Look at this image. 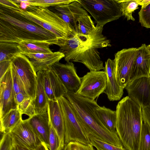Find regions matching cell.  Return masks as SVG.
I'll list each match as a JSON object with an SVG mask.
<instances>
[{
	"instance_id": "7c38bea8",
	"label": "cell",
	"mask_w": 150,
	"mask_h": 150,
	"mask_svg": "<svg viewBox=\"0 0 150 150\" xmlns=\"http://www.w3.org/2000/svg\"><path fill=\"white\" fill-rule=\"evenodd\" d=\"M0 120L12 110L17 108L13 89L11 65L0 78Z\"/></svg>"
},
{
	"instance_id": "836d02e7",
	"label": "cell",
	"mask_w": 150,
	"mask_h": 150,
	"mask_svg": "<svg viewBox=\"0 0 150 150\" xmlns=\"http://www.w3.org/2000/svg\"><path fill=\"white\" fill-rule=\"evenodd\" d=\"M50 125L49 138V149L50 150H60L61 149L59 139L55 130Z\"/></svg>"
},
{
	"instance_id": "cb8c5ba5",
	"label": "cell",
	"mask_w": 150,
	"mask_h": 150,
	"mask_svg": "<svg viewBox=\"0 0 150 150\" xmlns=\"http://www.w3.org/2000/svg\"><path fill=\"white\" fill-rule=\"evenodd\" d=\"M22 115L17 108L10 110L0 120L1 132H10L23 120Z\"/></svg>"
},
{
	"instance_id": "d590c367",
	"label": "cell",
	"mask_w": 150,
	"mask_h": 150,
	"mask_svg": "<svg viewBox=\"0 0 150 150\" xmlns=\"http://www.w3.org/2000/svg\"><path fill=\"white\" fill-rule=\"evenodd\" d=\"M0 142V150H11L13 141L10 132L3 133Z\"/></svg>"
},
{
	"instance_id": "e0dca14e",
	"label": "cell",
	"mask_w": 150,
	"mask_h": 150,
	"mask_svg": "<svg viewBox=\"0 0 150 150\" xmlns=\"http://www.w3.org/2000/svg\"><path fill=\"white\" fill-rule=\"evenodd\" d=\"M54 12L74 30L77 20L80 17L88 14L77 0L69 4L54 6Z\"/></svg>"
},
{
	"instance_id": "5b68a950",
	"label": "cell",
	"mask_w": 150,
	"mask_h": 150,
	"mask_svg": "<svg viewBox=\"0 0 150 150\" xmlns=\"http://www.w3.org/2000/svg\"><path fill=\"white\" fill-rule=\"evenodd\" d=\"M16 11L54 34L58 40L69 39L76 35L68 24L47 8L29 6L25 10Z\"/></svg>"
},
{
	"instance_id": "6da1fadb",
	"label": "cell",
	"mask_w": 150,
	"mask_h": 150,
	"mask_svg": "<svg viewBox=\"0 0 150 150\" xmlns=\"http://www.w3.org/2000/svg\"><path fill=\"white\" fill-rule=\"evenodd\" d=\"M103 29L96 26L88 36L76 34L73 38L59 41V51L64 54L67 62L81 63L91 71H104L98 49L111 45L110 40L103 35Z\"/></svg>"
},
{
	"instance_id": "8d00e7d4",
	"label": "cell",
	"mask_w": 150,
	"mask_h": 150,
	"mask_svg": "<svg viewBox=\"0 0 150 150\" xmlns=\"http://www.w3.org/2000/svg\"><path fill=\"white\" fill-rule=\"evenodd\" d=\"M44 83L45 91L49 100L56 101V99L51 88L48 74L46 70H44Z\"/></svg>"
},
{
	"instance_id": "44dd1931",
	"label": "cell",
	"mask_w": 150,
	"mask_h": 150,
	"mask_svg": "<svg viewBox=\"0 0 150 150\" xmlns=\"http://www.w3.org/2000/svg\"><path fill=\"white\" fill-rule=\"evenodd\" d=\"M37 76L35 96L33 100L35 114L47 112L49 101L44 86V71H38L37 72Z\"/></svg>"
},
{
	"instance_id": "ffe728a7",
	"label": "cell",
	"mask_w": 150,
	"mask_h": 150,
	"mask_svg": "<svg viewBox=\"0 0 150 150\" xmlns=\"http://www.w3.org/2000/svg\"><path fill=\"white\" fill-rule=\"evenodd\" d=\"M28 120L30 125L42 142L49 148L50 125L47 111L43 113L35 114Z\"/></svg>"
},
{
	"instance_id": "7402d4cb",
	"label": "cell",
	"mask_w": 150,
	"mask_h": 150,
	"mask_svg": "<svg viewBox=\"0 0 150 150\" xmlns=\"http://www.w3.org/2000/svg\"><path fill=\"white\" fill-rule=\"evenodd\" d=\"M95 113L100 122L105 128L112 132L117 133L116 111H113L105 106L99 105L95 109Z\"/></svg>"
},
{
	"instance_id": "f6af8a7d",
	"label": "cell",
	"mask_w": 150,
	"mask_h": 150,
	"mask_svg": "<svg viewBox=\"0 0 150 150\" xmlns=\"http://www.w3.org/2000/svg\"><path fill=\"white\" fill-rule=\"evenodd\" d=\"M60 150H69V149L68 147L67 144H65L64 148Z\"/></svg>"
},
{
	"instance_id": "d6986e66",
	"label": "cell",
	"mask_w": 150,
	"mask_h": 150,
	"mask_svg": "<svg viewBox=\"0 0 150 150\" xmlns=\"http://www.w3.org/2000/svg\"><path fill=\"white\" fill-rule=\"evenodd\" d=\"M29 59L35 71L48 69L55 63L59 62L64 55L59 51L49 53H22Z\"/></svg>"
},
{
	"instance_id": "60d3db41",
	"label": "cell",
	"mask_w": 150,
	"mask_h": 150,
	"mask_svg": "<svg viewBox=\"0 0 150 150\" xmlns=\"http://www.w3.org/2000/svg\"><path fill=\"white\" fill-rule=\"evenodd\" d=\"M142 109L143 121L148 125L150 129V107Z\"/></svg>"
},
{
	"instance_id": "603a6c76",
	"label": "cell",
	"mask_w": 150,
	"mask_h": 150,
	"mask_svg": "<svg viewBox=\"0 0 150 150\" xmlns=\"http://www.w3.org/2000/svg\"><path fill=\"white\" fill-rule=\"evenodd\" d=\"M17 44L21 53H49L53 52L49 48L51 45L45 42L22 41Z\"/></svg>"
},
{
	"instance_id": "f35d334b",
	"label": "cell",
	"mask_w": 150,
	"mask_h": 150,
	"mask_svg": "<svg viewBox=\"0 0 150 150\" xmlns=\"http://www.w3.org/2000/svg\"><path fill=\"white\" fill-rule=\"evenodd\" d=\"M67 144L69 150H95L91 144L84 145L75 142H71Z\"/></svg>"
},
{
	"instance_id": "d4e9b609",
	"label": "cell",
	"mask_w": 150,
	"mask_h": 150,
	"mask_svg": "<svg viewBox=\"0 0 150 150\" xmlns=\"http://www.w3.org/2000/svg\"><path fill=\"white\" fill-rule=\"evenodd\" d=\"M95 28L93 21L88 14L80 17L77 20L74 29L76 34L88 36Z\"/></svg>"
},
{
	"instance_id": "9c48e42d",
	"label": "cell",
	"mask_w": 150,
	"mask_h": 150,
	"mask_svg": "<svg viewBox=\"0 0 150 150\" xmlns=\"http://www.w3.org/2000/svg\"><path fill=\"white\" fill-rule=\"evenodd\" d=\"M106 86L105 71H90L81 77L80 86L76 94L95 100L104 92Z\"/></svg>"
},
{
	"instance_id": "3957f363",
	"label": "cell",
	"mask_w": 150,
	"mask_h": 150,
	"mask_svg": "<svg viewBox=\"0 0 150 150\" xmlns=\"http://www.w3.org/2000/svg\"><path fill=\"white\" fill-rule=\"evenodd\" d=\"M64 97L69 101L79 122L88 135L123 148L117 133L108 130L97 118L95 109L99 105L96 101L69 92H67Z\"/></svg>"
},
{
	"instance_id": "2e32d148",
	"label": "cell",
	"mask_w": 150,
	"mask_h": 150,
	"mask_svg": "<svg viewBox=\"0 0 150 150\" xmlns=\"http://www.w3.org/2000/svg\"><path fill=\"white\" fill-rule=\"evenodd\" d=\"M105 70L107 86L104 92L109 100H120L123 93V89L119 86L115 73V63L113 60L108 59L105 63Z\"/></svg>"
},
{
	"instance_id": "e575fe53",
	"label": "cell",
	"mask_w": 150,
	"mask_h": 150,
	"mask_svg": "<svg viewBox=\"0 0 150 150\" xmlns=\"http://www.w3.org/2000/svg\"><path fill=\"white\" fill-rule=\"evenodd\" d=\"M11 67L13 85L15 95L19 93H21L26 96H29L19 80L16 73L11 66Z\"/></svg>"
},
{
	"instance_id": "7a4b0ae2",
	"label": "cell",
	"mask_w": 150,
	"mask_h": 150,
	"mask_svg": "<svg viewBox=\"0 0 150 150\" xmlns=\"http://www.w3.org/2000/svg\"><path fill=\"white\" fill-rule=\"evenodd\" d=\"M22 41L57 45L58 40L54 34L18 12L0 7V42L18 44Z\"/></svg>"
},
{
	"instance_id": "83f0119b",
	"label": "cell",
	"mask_w": 150,
	"mask_h": 150,
	"mask_svg": "<svg viewBox=\"0 0 150 150\" xmlns=\"http://www.w3.org/2000/svg\"><path fill=\"white\" fill-rule=\"evenodd\" d=\"M120 3L122 16L127 18V21H135L132 15V13L139 8V5L137 0H118Z\"/></svg>"
},
{
	"instance_id": "f1b7e54d",
	"label": "cell",
	"mask_w": 150,
	"mask_h": 150,
	"mask_svg": "<svg viewBox=\"0 0 150 150\" xmlns=\"http://www.w3.org/2000/svg\"><path fill=\"white\" fill-rule=\"evenodd\" d=\"M76 0H28L29 6L47 8L62 5L69 4Z\"/></svg>"
},
{
	"instance_id": "1f68e13d",
	"label": "cell",
	"mask_w": 150,
	"mask_h": 150,
	"mask_svg": "<svg viewBox=\"0 0 150 150\" xmlns=\"http://www.w3.org/2000/svg\"><path fill=\"white\" fill-rule=\"evenodd\" d=\"M33 100L32 98L29 97L25 99L17 106V108L22 114H25L29 117L35 114Z\"/></svg>"
},
{
	"instance_id": "7bdbcfd3",
	"label": "cell",
	"mask_w": 150,
	"mask_h": 150,
	"mask_svg": "<svg viewBox=\"0 0 150 150\" xmlns=\"http://www.w3.org/2000/svg\"><path fill=\"white\" fill-rule=\"evenodd\" d=\"M21 93H19L15 95V100L17 106L22 102L25 99L29 98Z\"/></svg>"
},
{
	"instance_id": "f546056e",
	"label": "cell",
	"mask_w": 150,
	"mask_h": 150,
	"mask_svg": "<svg viewBox=\"0 0 150 150\" xmlns=\"http://www.w3.org/2000/svg\"><path fill=\"white\" fill-rule=\"evenodd\" d=\"M88 136L90 144L97 150H128L125 148H120L106 142L91 135L88 134Z\"/></svg>"
},
{
	"instance_id": "b9f144b4",
	"label": "cell",
	"mask_w": 150,
	"mask_h": 150,
	"mask_svg": "<svg viewBox=\"0 0 150 150\" xmlns=\"http://www.w3.org/2000/svg\"><path fill=\"white\" fill-rule=\"evenodd\" d=\"M11 65V61L0 62V78H1L8 69Z\"/></svg>"
},
{
	"instance_id": "4316f807",
	"label": "cell",
	"mask_w": 150,
	"mask_h": 150,
	"mask_svg": "<svg viewBox=\"0 0 150 150\" xmlns=\"http://www.w3.org/2000/svg\"><path fill=\"white\" fill-rule=\"evenodd\" d=\"M46 70L51 88L57 100L61 96L64 97L67 91L55 73L52 67Z\"/></svg>"
},
{
	"instance_id": "d6a6232c",
	"label": "cell",
	"mask_w": 150,
	"mask_h": 150,
	"mask_svg": "<svg viewBox=\"0 0 150 150\" xmlns=\"http://www.w3.org/2000/svg\"><path fill=\"white\" fill-rule=\"evenodd\" d=\"M139 22L142 26L150 28V3L138 13Z\"/></svg>"
},
{
	"instance_id": "5bb4252c",
	"label": "cell",
	"mask_w": 150,
	"mask_h": 150,
	"mask_svg": "<svg viewBox=\"0 0 150 150\" xmlns=\"http://www.w3.org/2000/svg\"><path fill=\"white\" fill-rule=\"evenodd\" d=\"M10 133L14 140L29 148H36L43 143L30 125L28 119L22 120Z\"/></svg>"
},
{
	"instance_id": "277c9868",
	"label": "cell",
	"mask_w": 150,
	"mask_h": 150,
	"mask_svg": "<svg viewBox=\"0 0 150 150\" xmlns=\"http://www.w3.org/2000/svg\"><path fill=\"white\" fill-rule=\"evenodd\" d=\"M116 128L124 147L139 150L143 119L141 107L128 96L123 98L116 106Z\"/></svg>"
},
{
	"instance_id": "4dcf8cb0",
	"label": "cell",
	"mask_w": 150,
	"mask_h": 150,
	"mask_svg": "<svg viewBox=\"0 0 150 150\" xmlns=\"http://www.w3.org/2000/svg\"><path fill=\"white\" fill-rule=\"evenodd\" d=\"M139 150H150V129L148 125L144 122L142 127Z\"/></svg>"
},
{
	"instance_id": "4fadbf2b",
	"label": "cell",
	"mask_w": 150,
	"mask_h": 150,
	"mask_svg": "<svg viewBox=\"0 0 150 150\" xmlns=\"http://www.w3.org/2000/svg\"><path fill=\"white\" fill-rule=\"evenodd\" d=\"M125 88L128 96L142 108L150 107V76L136 79Z\"/></svg>"
},
{
	"instance_id": "30bf717a",
	"label": "cell",
	"mask_w": 150,
	"mask_h": 150,
	"mask_svg": "<svg viewBox=\"0 0 150 150\" xmlns=\"http://www.w3.org/2000/svg\"><path fill=\"white\" fill-rule=\"evenodd\" d=\"M137 50V48L134 47L123 49L115 54L116 77L119 86L123 89L129 82Z\"/></svg>"
},
{
	"instance_id": "8fae6325",
	"label": "cell",
	"mask_w": 150,
	"mask_h": 150,
	"mask_svg": "<svg viewBox=\"0 0 150 150\" xmlns=\"http://www.w3.org/2000/svg\"><path fill=\"white\" fill-rule=\"evenodd\" d=\"M52 68L67 92L76 94L80 86L81 78L78 75L74 64L71 62L65 64L58 62Z\"/></svg>"
},
{
	"instance_id": "ac0fdd59",
	"label": "cell",
	"mask_w": 150,
	"mask_h": 150,
	"mask_svg": "<svg viewBox=\"0 0 150 150\" xmlns=\"http://www.w3.org/2000/svg\"><path fill=\"white\" fill-rule=\"evenodd\" d=\"M47 111L50 125L58 136L61 149L65 145V128L63 114L57 100H49Z\"/></svg>"
},
{
	"instance_id": "484cf974",
	"label": "cell",
	"mask_w": 150,
	"mask_h": 150,
	"mask_svg": "<svg viewBox=\"0 0 150 150\" xmlns=\"http://www.w3.org/2000/svg\"><path fill=\"white\" fill-rule=\"evenodd\" d=\"M19 53L17 43L0 42V62L11 61Z\"/></svg>"
},
{
	"instance_id": "ba28073f",
	"label": "cell",
	"mask_w": 150,
	"mask_h": 150,
	"mask_svg": "<svg viewBox=\"0 0 150 150\" xmlns=\"http://www.w3.org/2000/svg\"><path fill=\"white\" fill-rule=\"evenodd\" d=\"M11 66L16 73L27 95L33 100L37 76L29 59L20 53L11 61Z\"/></svg>"
},
{
	"instance_id": "bcb514c9",
	"label": "cell",
	"mask_w": 150,
	"mask_h": 150,
	"mask_svg": "<svg viewBox=\"0 0 150 150\" xmlns=\"http://www.w3.org/2000/svg\"><path fill=\"white\" fill-rule=\"evenodd\" d=\"M147 47L149 50L150 52V45H149L147 46Z\"/></svg>"
},
{
	"instance_id": "8992f818",
	"label": "cell",
	"mask_w": 150,
	"mask_h": 150,
	"mask_svg": "<svg viewBox=\"0 0 150 150\" xmlns=\"http://www.w3.org/2000/svg\"><path fill=\"white\" fill-rule=\"evenodd\" d=\"M77 1L93 17L97 26L103 27L106 23L122 16L118 0Z\"/></svg>"
},
{
	"instance_id": "52a82bcc",
	"label": "cell",
	"mask_w": 150,
	"mask_h": 150,
	"mask_svg": "<svg viewBox=\"0 0 150 150\" xmlns=\"http://www.w3.org/2000/svg\"><path fill=\"white\" fill-rule=\"evenodd\" d=\"M57 100L64 118L65 144L71 142L86 145L90 144L88 134L79 122L68 100L61 96Z\"/></svg>"
},
{
	"instance_id": "74e56055",
	"label": "cell",
	"mask_w": 150,
	"mask_h": 150,
	"mask_svg": "<svg viewBox=\"0 0 150 150\" xmlns=\"http://www.w3.org/2000/svg\"><path fill=\"white\" fill-rule=\"evenodd\" d=\"M0 7L13 11H20L22 10L19 4L13 0H0Z\"/></svg>"
},
{
	"instance_id": "ab89813d",
	"label": "cell",
	"mask_w": 150,
	"mask_h": 150,
	"mask_svg": "<svg viewBox=\"0 0 150 150\" xmlns=\"http://www.w3.org/2000/svg\"><path fill=\"white\" fill-rule=\"evenodd\" d=\"M13 144L11 150H49L47 145L43 143L37 148L31 149L24 146L13 139Z\"/></svg>"
},
{
	"instance_id": "ee69618b",
	"label": "cell",
	"mask_w": 150,
	"mask_h": 150,
	"mask_svg": "<svg viewBox=\"0 0 150 150\" xmlns=\"http://www.w3.org/2000/svg\"><path fill=\"white\" fill-rule=\"evenodd\" d=\"M139 5L142 6V8H144L150 3V0H137Z\"/></svg>"
},
{
	"instance_id": "9a60e30c",
	"label": "cell",
	"mask_w": 150,
	"mask_h": 150,
	"mask_svg": "<svg viewBox=\"0 0 150 150\" xmlns=\"http://www.w3.org/2000/svg\"><path fill=\"white\" fill-rule=\"evenodd\" d=\"M137 49L129 82L139 77L150 76V52L145 44H142Z\"/></svg>"
}]
</instances>
